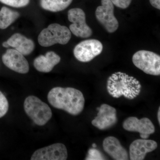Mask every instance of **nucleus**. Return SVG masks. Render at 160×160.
<instances>
[{
    "instance_id": "1",
    "label": "nucleus",
    "mask_w": 160,
    "mask_h": 160,
    "mask_svg": "<svg viewBox=\"0 0 160 160\" xmlns=\"http://www.w3.org/2000/svg\"><path fill=\"white\" fill-rule=\"evenodd\" d=\"M47 99L52 107L73 116L80 114L85 105V98L82 92L71 87L52 88L48 93Z\"/></svg>"
},
{
    "instance_id": "2",
    "label": "nucleus",
    "mask_w": 160,
    "mask_h": 160,
    "mask_svg": "<svg viewBox=\"0 0 160 160\" xmlns=\"http://www.w3.org/2000/svg\"><path fill=\"white\" fill-rule=\"evenodd\" d=\"M71 38V32L69 28L53 23L41 32L38 37V42L41 46L47 47L56 44L66 45Z\"/></svg>"
},
{
    "instance_id": "3",
    "label": "nucleus",
    "mask_w": 160,
    "mask_h": 160,
    "mask_svg": "<svg viewBox=\"0 0 160 160\" xmlns=\"http://www.w3.org/2000/svg\"><path fill=\"white\" fill-rule=\"evenodd\" d=\"M24 108L26 114L39 126L46 125L52 117L49 106L34 96H29L26 98Z\"/></svg>"
},
{
    "instance_id": "4",
    "label": "nucleus",
    "mask_w": 160,
    "mask_h": 160,
    "mask_svg": "<svg viewBox=\"0 0 160 160\" xmlns=\"http://www.w3.org/2000/svg\"><path fill=\"white\" fill-rule=\"evenodd\" d=\"M133 64L146 74L151 75H160V57L152 52L139 50L133 54Z\"/></svg>"
},
{
    "instance_id": "5",
    "label": "nucleus",
    "mask_w": 160,
    "mask_h": 160,
    "mask_svg": "<svg viewBox=\"0 0 160 160\" xmlns=\"http://www.w3.org/2000/svg\"><path fill=\"white\" fill-rule=\"evenodd\" d=\"M102 5L97 8L96 17L109 33L117 30L119 23L114 14V5L110 0H101Z\"/></svg>"
},
{
    "instance_id": "6",
    "label": "nucleus",
    "mask_w": 160,
    "mask_h": 160,
    "mask_svg": "<svg viewBox=\"0 0 160 160\" xmlns=\"http://www.w3.org/2000/svg\"><path fill=\"white\" fill-rule=\"evenodd\" d=\"M68 18L72 23L69 26V30L75 36L83 38L91 36L92 30L86 24V14L82 9H70L68 12Z\"/></svg>"
},
{
    "instance_id": "7",
    "label": "nucleus",
    "mask_w": 160,
    "mask_h": 160,
    "mask_svg": "<svg viewBox=\"0 0 160 160\" xmlns=\"http://www.w3.org/2000/svg\"><path fill=\"white\" fill-rule=\"evenodd\" d=\"M103 45L96 39L85 40L78 44L73 49V54L78 60L88 62L102 53Z\"/></svg>"
},
{
    "instance_id": "8",
    "label": "nucleus",
    "mask_w": 160,
    "mask_h": 160,
    "mask_svg": "<svg viewBox=\"0 0 160 160\" xmlns=\"http://www.w3.org/2000/svg\"><path fill=\"white\" fill-rule=\"evenodd\" d=\"M68 158L66 146L62 143H55L34 152L31 160H66Z\"/></svg>"
},
{
    "instance_id": "9",
    "label": "nucleus",
    "mask_w": 160,
    "mask_h": 160,
    "mask_svg": "<svg viewBox=\"0 0 160 160\" xmlns=\"http://www.w3.org/2000/svg\"><path fill=\"white\" fill-rule=\"evenodd\" d=\"M2 60L9 69L18 73L26 74L29 71V63L23 54L15 49H9L3 55Z\"/></svg>"
},
{
    "instance_id": "10",
    "label": "nucleus",
    "mask_w": 160,
    "mask_h": 160,
    "mask_svg": "<svg viewBox=\"0 0 160 160\" xmlns=\"http://www.w3.org/2000/svg\"><path fill=\"white\" fill-rule=\"evenodd\" d=\"M123 127L127 131L139 132L141 138L145 139L155 132L154 125L150 119L146 118L141 119L135 117L128 118L123 122Z\"/></svg>"
},
{
    "instance_id": "11",
    "label": "nucleus",
    "mask_w": 160,
    "mask_h": 160,
    "mask_svg": "<svg viewBox=\"0 0 160 160\" xmlns=\"http://www.w3.org/2000/svg\"><path fill=\"white\" fill-rule=\"evenodd\" d=\"M98 110V116L92 121V124L100 130L109 129L114 126L117 122L116 109L113 107L107 105L102 104Z\"/></svg>"
},
{
    "instance_id": "12",
    "label": "nucleus",
    "mask_w": 160,
    "mask_h": 160,
    "mask_svg": "<svg viewBox=\"0 0 160 160\" xmlns=\"http://www.w3.org/2000/svg\"><path fill=\"white\" fill-rule=\"evenodd\" d=\"M157 147V143L153 140L145 139L135 140L129 146L130 160H144L147 153L155 150Z\"/></svg>"
},
{
    "instance_id": "13",
    "label": "nucleus",
    "mask_w": 160,
    "mask_h": 160,
    "mask_svg": "<svg viewBox=\"0 0 160 160\" xmlns=\"http://www.w3.org/2000/svg\"><path fill=\"white\" fill-rule=\"evenodd\" d=\"M104 151L116 160H128V152L122 146L119 141L114 137H108L103 142Z\"/></svg>"
},
{
    "instance_id": "14",
    "label": "nucleus",
    "mask_w": 160,
    "mask_h": 160,
    "mask_svg": "<svg viewBox=\"0 0 160 160\" xmlns=\"http://www.w3.org/2000/svg\"><path fill=\"white\" fill-rule=\"evenodd\" d=\"M61 58L53 51L46 52L45 55H41L36 58L33 66L38 71L42 72H51L55 66L60 62Z\"/></svg>"
},
{
    "instance_id": "15",
    "label": "nucleus",
    "mask_w": 160,
    "mask_h": 160,
    "mask_svg": "<svg viewBox=\"0 0 160 160\" xmlns=\"http://www.w3.org/2000/svg\"><path fill=\"white\" fill-rule=\"evenodd\" d=\"M9 47H13L23 55H28L33 51V41L19 33H16L6 41Z\"/></svg>"
},
{
    "instance_id": "16",
    "label": "nucleus",
    "mask_w": 160,
    "mask_h": 160,
    "mask_svg": "<svg viewBox=\"0 0 160 160\" xmlns=\"http://www.w3.org/2000/svg\"><path fill=\"white\" fill-rule=\"evenodd\" d=\"M72 0H41L42 8L52 12L62 11L70 6Z\"/></svg>"
},
{
    "instance_id": "17",
    "label": "nucleus",
    "mask_w": 160,
    "mask_h": 160,
    "mask_svg": "<svg viewBox=\"0 0 160 160\" xmlns=\"http://www.w3.org/2000/svg\"><path fill=\"white\" fill-rule=\"evenodd\" d=\"M19 13L6 7H3L0 10V29H5L14 22Z\"/></svg>"
},
{
    "instance_id": "18",
    "label": "nucleus",
    "mask_w": 160,
    "mask_h": 160,
    "mask_svg": "<svg viewBox=\"0 0 160 160\" xmlns=\"http://www.w3.org/2000/svg\"><path fill=\"white\" fill-rule=\"evenodd\" d=\"M30 0H0L1 2L15 8L25 7L29 4Z\"/></svg>"
},
{
    "instance_id": "19",
    "label": "nucleus",
    "mask_w": 160,
    "mask_h": 160,
    "mask_svg": "<svg viewBox=\"0 0 160 160\" xmlns=\"http://www.w3.org/2000/svg\"><path fill=\"white\" fill-rule=\"evenodd\" d=\"M9 102L5 96L0 91V118L7 113L9 109Z\"/></svg>"
},
{
    "instance_id": "20",
    "label": "nucleus",
    "mask_w": 160,
    "mask_h": 160,
    "mask_svg": "<svg viewBox=\"0 0 160 160\" xmlns=\"http://www.w3.org/2000/svg\"><path fill=\"white\" fill-rule=\"evenodd\" d=\"M105 159V157L101 153V152L95 148L89 149L88 152V155L86 159V160H87Z\"/></svg>"
},
{
    "instance_id": "21",
    "label": "nucleus",
    "mask_w": 160,
    "mask_h": 160,
    "mask_svg": "<svg viewBox=\"0 0 160 160\" xmlns=\"http://www.w3.org/2000/svg\"><path fill=\"white\" fill-rule=\"evenodd\" d=\"M113 5L121 9L128 8L131 4L132 0H110Z\"/></svg>"
},
{
    "instance_id": "22",
    "label": "nucleus",
    "mask_w": 160,
    "mask_h": 160,
    "mask_svg": "<svg viewBox=\"0 0 160 160\" xmlns=\"http://www.w3.org/2000/svg\"><path fill=\"white\" fill-rule=\"evenodd\" d=\"M149 2L153 7L160 9V0H149Z\"/></svg>"
},
{
    "instance_id": "23",
    "label": "nucleus",
    "mask_w": 160,
    "mask_h": 160,
    "mask_svg": "<svg viewBox=\"0 0 160 160\" xmlns=\"http://www.w3.org/2000/svg\"><path fill=\"white\" fill-rule=\"evenodd\" d=\"M158 121L159 124L160 125V107L159 108L158 111Z\"/></svg>"
},
{
    "instance_id": "24",
    "label": "nucleus",
    "mask_w": 160,
    "mask_h": 160,
    "mask_svg": "<svg viewBox=\"0 0 160 160\" xmlns=\"http://www.w3.org/2000/svg\"><path fill=\"white\" fill-rule=\"evenodd\" d=\"M2 46L3 47H5V48H8V47H9V45H8L6 41V42H4L2 43Z\"/></svg>"
},
{
    "instance_id": "25",
    "label": "nucleus",
    "mask_w": 160,
    "mask_h": 160,
    "mask_svg": "<svg viewBox=\"0 0 160 160\" xmlns=\"http://www.w3.org/2000/svg\"><path fill=\"white\" fill-rule=\"evenodd\" d=\"M92 147H93V148H95L96 147H97L96 144H95V143H93V144H92Z\"/></svg>"
}]
</instances>
